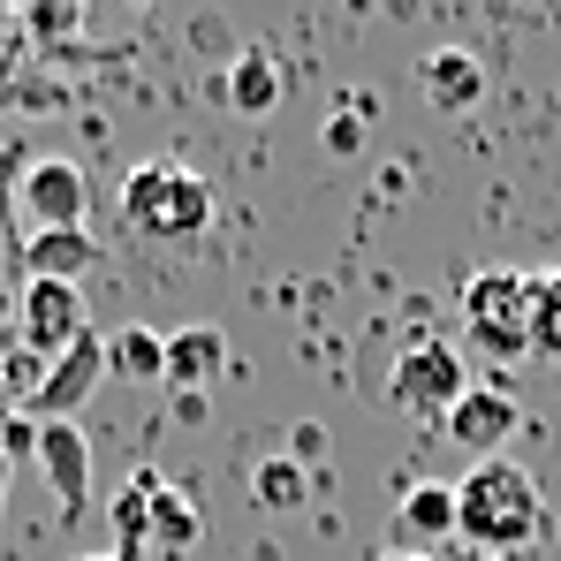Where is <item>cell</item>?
Returning a JSON list of instances; mask_svg holds the SVG:
<instances>
[{"label":"cell","instance_id":"6da1fadb","mask_svg":"<svg viewBox=\"0 0 561 561\" xmlns=\"http://www.w3.org/2000/svg\"><path fill=\"white\" fill-rule=\"evenodd\" d=\"M547 531V501L539 478L508 456H485L456 478V539L485 547V561H508L516 547H531Z\"/></svg>","mask_w":561,"mask_h":561},{"label":"cell","instance_id":"7a4b0ae2","mask_svg":"<svg viewBox=\"0 0 561 561\" xmlns=\"http://www.w3.org/2000/svg\"><path fill=\"white\" fill-rule=\"evenodd\" d=\"M122 220L145 243H197L213 228V183L183 160H145L122 183Z\"/></svg>","mask_w":561,"mask_h":561},{"label":"cell","instance_id":"3957f363","mask_svg":"<svg viewBox=\"0 0 561 561\" xmlns=\"http://www.w3.org/2000/svg\"><path fill=\"white\" fill-rule=\"evenodd\" d=\"M463 334L485 365L531 357V274H516V266L470 274L463 280Z\"/></svg>","mask_w":561,"mask_h":561},{"label":"cell","instance_id":"277c9868","mask_svg":"<svg viewBox=\"0 0 561 561\" xmlns=\"http://www.w3.org/2000/svg\"><path fill=\"white\" fill-rule=\"evenodd\" d=\"M463 394H470V373H463V350L456 342H410L394 357V373H387V402L402 417H440L448 425V410Z\"/></svg>","mask_w":561,"mask_h":561},{"label":"cell","instance_id":"5b68a950","mask_svg":"<svg viewBox=\"0 0 561 561\" xmlns=\"http://www.w3.org/2000/svg\"><path fill=\"white\" fill-rule=\"evenodd\" d=\"M92 327H84V296L69 288V280H23V296H15V342L31 350V357H61V350H77Z\"/></svg>","mask_w":561,"mask_h":561},{"label":"cell","instance_id":"8992f818","mask_svg":"<svg viewBox=\"0 0 561 561\" xmlns=\"http://www.w3.org/2000/svg\"><path fill=\"white\" fill-rule=\"evenodd\" d=\"M92 183L77 160H31L15 175V213H31V228H84Z\"/></svg>","mask_w":561,"mask_h":561},{"label":"cell","instance_id":"52a82bcc","mask_svg":"<svg viewBox=\"0 0 561 561\" xmlns=\"http://www.w3.org/2000/svg\"><path fill=\"white\" fill-rule=\"evenodd\" d=\"M99 379H106V334H84L77 350H61L54 365H46V387H38V402H31V417L38 425H77V410L99 394Z\"/></svg>","mask_w":561,"mask_h":561},{"label":"cell","instance_id":"ba28073f","mask_svg":"<svg viewBox=\"0 0 561 561\" xmlns=\"http://www.w3.org/2000/svg\"><path fill=\"white\" fill-rule=\"evenodd\" d=\"M516 425H524V410H516V394H508V387H470L463 402L448 410V425H440V433L463 448L470 463H485V456H501V440H508Z\"/></svg>","mask_w":561,"mask_h":561},{"label":"cell","instance_id":"9c48e42d","mask_svg":"<svg viewBox=\"0 0 561 561\" xmlns=\"http://www.w3.org/2000/svg\"><path fill=\"white\" fill-rule=\"evenodd\" d=\"M440 539H456V478H417L394 501V554H433Z\"/></svg>","mask_w":561,"mask_h":561},{"label":"cell","instance_id":"30bf717a","mask_svg":"<svg viewBox=\"0 0 561 561\" xmlns=\"http://www.w3.org/2000/svg\"><path fill=\"white\" fill-rule=\"evenodd\" d=\"M38 470H46V485H54V501H61V516H84L92 508V440H84V425H38Z\"/></svg>","mask_w":561,"mask_h":561},{"label":"cell","instance_id":"8fae6325","mask_svg":"<svg viewBox=\"0 0 561 561\" xmlns=\"http://www.w3.org/2000/svg\"><path fill=\"white\" fill-rule=\"evenodd\" d=\"M417 92L433 114H470L478 99H485V61L470 54V46H433L425 61H417Z\"/></svg>","mask_w":561,"mask_h":561},{"label":"cell","instance_id":"7c38bea8","mask_svg":"<svg viewBox=\"0 0 561 561\" xmlns=\"http://www.w3.org/2000/svg\"><path fill=\"white\" fill-rule=\"evenodd\" d=\"M99 266V243L92 228H31L23 236V280H77Z\"/></svg>","mask_w":561,"mask_h":561},{"label":"cell","instance_id":"4fadbf2b","mask_svg":"<svg viewBox=\"0 0 561 561\" xmlns=\"http://www.w3.org/2000/svg\"><path fill=\"white\" fill-rule=\"evenodd\" d=\"M220 92H228V106H236L243 122H266L288 84H280V61L266 54V46H236V54H228V77H220Z\"/></svg>","mask_w":561,"mask_h":561},{"label":"cell","instance_id":"5bb4252c","mask_svg":"<svg viewBox=\"0 0 561 561\" xmlns=\"http://www.w3.org/2000/svg\"><path fill=\"white\" fill-rule=\"evenodd\" d=\"M220 373H228V334H220V327H183V334H168V387H175V394H205Z\"/></svg>","mask_w":561,"mask_h":561},{"label":"cell","instance_id":"9a60e30c","mask_svg":"<svg viewBox=\"0 0 561 561\" xmlns=\"http://www.w3.org/2000/svg\"><path fill=\"white\" fill-rule=\"evenodd\" d=\"M152 493H160V470H129V485L114 493V561H145V547H152Z\"/></svg>","mask_w":561,"mask_h":561},{"label":"cell","instance_id":"2e32d148","mask_svg":"<svg viewBox=\"0 0 561 561\" xmlns=\"http://www.w3.org/2000/svg\"><path fill=\"white\" fill-rule=\"evenodd\" d=\"M311 485H319V478L296 463V456H266V463L251 470V501H259L266 516H288V508H304V501H311Z\"/></svg>","mask_w":561,"mask_h":561},{"label":"cell","instance_id":"e0dca14e","mask_svg":"<svg viewBox=\"0 0 561 561\" xmlns=\"http://www.w3.org/2000/svg\"><path fill=\"white\" fill-rule=\"evenodd\" d=\"M106 373L114 379H168V334L152 327H122L106 342Z\"/></svg>","mask_w":561,"mask_h":561},{"label":"cell","instance_id":"ac0fdd59","mask_svg":"<svg viewBox=\"0 0 561 561\" xmlns=\"http://www.w3.org/2000/svg\"><path fill=\"white\" fill-rule=\"evenodd\" d=\"M197 531H205V524H197V501L160 478V493H152V547H160V554H190Z\"/></svg>","mask_w":561,"mask_h":561},{"label":"cell","instance_id":"d6986e66","mask_svg":"<svg viewBox=\"0 0 561 561\" xmlns=\"http://www.w3.org/2000/svg\"><path fill=\"white\" fill-rule=\"evenodd\" d=\"M531 350L561 365V274H531Z\"/></svg>","mask_w":561,"mask_h":561},{"label":"cell","instance_id":"ffe728a7","mask_svg":"<svg viewBox=\"0 0 561 561\" xmlns=\"http://www.w3.org/2000/svg\"><path fill=\"white\" fill-rule=\"evenodd\" d=\"M0 387L15 394V410H31V402H38V387H46V357H31V350L15 342V350L0 357Z\"/></svg>","mask_w":561,"mask_h":561},{"label":"cell","instance_id":"44dd1931","mask_svg":"<svg viewBox=\"0 0 561 561\" xmlns=\"http://www.w3.org/2000/svg\"><path fill=\"white\" fill-rule=\"evenodd\" d=\"M365 122H373V106H365V99H350V106H334V114H327V129H319V145H327L334 160H350V152L365 145Z\"/></svg>","mask_w":561,"mask_h":561},{"label":"cell","instance_id":"7402d4cb","mask_svg":"<svg viewBox=\"0 0 561 561\" xmlns=\"http://www.w3.org/2000/svg\"><path fill=\"white\" fill-rule=\"evenodd\" d=\"M0 456H8V463H15V456H38V417H31V410L0 425Z\"/></svg>","mask_w":561,"mask_h":561},{"label":"cell","instance_id":"603a6c76","mask_svg":"<svg viewBox=\"0 0 561 561\" xmlns=\"http://www.w3.org/2000/svg\"><path fill=\"white\" fill-rule=\"evenodd\" d=\"M23 23H31V38H69V31H77L84 15H77V8H31Z\"/></svg>","mask_w":561,"mask_h":561},{"label":"cell","instance_id":"cb8c5ba5","mask_svg":"<svg viewBox=\"0 0 561 561\" xmlns=\"http://www.w3.org/2000/svg\"><path fill=\"white\" fill-rule=\"evenodd\" d=\"M288 456H296V463L311 470L319 456H327V425H296V448H288Z\"/></svg>","mask_w":561,"mask_h":561},{"label":"cell","instance_id":"d4e9b609","mask_svg":"<svg viewBox=\"0 0 561 561\" xmlns=\"http://www.w3.org/2000/svg\"><path fill=\"white\" fill-rule=\"evenodd\" d=\"M8 228H15V175L0 168V236H8Z\"/></svg>","mask_w":561,"mask_h":561},{"label":"cell","instance_id":"484cf974","mask_svg":"<svg viewBox=\"0 0 561 561\" xmlns=\"http://www.w3.org/2000/svg\"><path fill=\"white\" fill-rule=\"evenodd\" d=\"M8 417H23V410H15V394H8V387H0V425H8Z\"/></svg>","mask_w":561,"mask_h":561},{"label":"cell","instance_id":"4316f807","mask_svg":"<svg viewBox=\"0 0 561 561\" xmlns=\"http://www.w3.org/2000/svg\"><path fill=\"white\" fill-rule=\"evenodd\" d=\"M8 470H15V463H8V456H0V501H8Z\"/></svg>","mask_w":561,"mask_h":561},{"label":"cell","instance_id":"83f0119b","mask_svg":"<svg viewBox=\"0 0 561 561\" xmlns=\"http://www.w3.org/2000/svg\"><path fill=\"white\" fill-rule=\"evenodd\" d=\"M379 561H433V554H379Z\"/></svg>","mask_w":561,"mask_h":561},{"label":"cell","instance_id":"f1b7e54d","mask_svg":"<svg viewBox=\"0 0 561 561\" xmlns=\"http://www.w3.org/2000/svg\"><path fill=\"white\" fill-rule=\"evenodd\" d=\"M77 561H114V554H77Z\"/></svg>","mask_w":561,"mask_h":561}]
</instances>
